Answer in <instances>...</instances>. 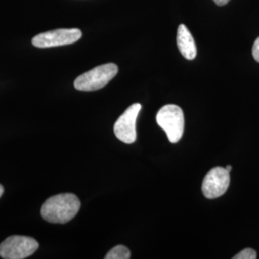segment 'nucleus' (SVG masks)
Returning a JSON list of instances; mask_svg holds the SVG:
<instances>
[{
  "label": "nucleus",
  "mask_w": 259,
  "mask_h": 259,
  "mask_svg": "<svg viewBox=\"0 0 259 259\" xmlns=\"http://www.w3.org/2000/svg\"><path fill=\"white\" fill-rule=\"evenodd\" d=\"M81 202L76 195L64 193L50 197L41 206V216L49 223L65 224L79 212Z\"/></svg>",
  "instance_id": "nucleus-1"
},
{
  "label": "nucleus",
  "mask_w": 259,
  "mask_h": 259,
  "mask_svg": "<svg viewBox=\"0 0 259 259\" xmlns=\"http://www.w3.org/2000/svg\"><path fill=\"white\" fill-rule=\"evenodd\" d=\"M118 73L115 64H105L80 75L74 81L76 90L81 92H94L106 87Z\"/></svg>",
  "instance_id": "nucleus-2"
},
{
  "label": "nucleus",
  "mask_w": 259,
  "mask_h": 259,
  "mask_svg": "<svg viewBox=\"0 0 259 259\" xmlns=\"http://www.w3.org/2000/svg\"><path fill=\"white\" fill-rule=\"evenodd\" d=\"M158 126L166 133L170 142L176 143L182 139L185 131V115L177 105H165L157 114Z\"/></svg>",
  "instance_id": "nucleus-3"
},
{
  "label": "nucleus",
  "mask_w": 259,
  "mask_h": 259,
  "mask_svg": "<svg viewBox=\"0 0 259 259\" xmlns=\"http://www.w3.org/2000/svg\"><path fill=\"white\" fill-rule=\"evenodd\" d=\"M38 243L32 237L14 235L0 244V256L4 259H23L32 255Z\"/></svg>",
  "instance_id": "nucleus-4"
},
{
  "label": "nucleus",
  "mask_w": 259,
  "mask_h": 259,
  "mask_svg": "<svg viewBox=\"0 0 259 259\" xmlns=\"http://www.w3.org/2000/svg\"><path fill=\"white\" fill-rule=\"evenodd\" d=\"M82 37V31L80 29H56L40 33L33 37L32 45L37 48L63 47L72 45Z\"/></svg>",
  "instance_id": "nucleus-5"
},
{
  "label": "nucleus",
  "mask_w": 259,
  "mask_h": 259,
  "mask_svg": "<svg viewBox=\"0 0 259 259\" xmlns=\"http://www.w3.org/2000/svg\"><path fill=\"white\" fill-rule=\"evenodd\" d=\"M231 183L230 172L223 167H215L204 177L202 191L207 199H216L226 193Z\"/></svg>",
  "instance_id": "nucleus-6"
},
{
  "label": "nucleus",
  "mask_w": 259,
  "mask_h": 259,
  "mask_svg": "<svg viewBox=\"0 0 259 259\" xmlns=\"http://www.w3.org/2000/svg\"><path fill=\"white\" fill-rule=\"evenodd\" d=\"M141 110L139 103L133 104L125 111L114 124L113 131L117 139L125 143H134L137 139L136 124Z\"/></svg>",
  "instance_id": "nucleus-7"
},
{
  "label": "nucleus",
  "mask_w": 259,
  "mask_h": 259,
  "mask_svg": "<svg viewBox=\"0 0 259 259\" xmlns=\"http://www.w3.org/2000/svg\"><path fill=\"white\" fill-rule=\"evenodd\" d=\"M177 45L180 52L186 60H194L197 55V47L190 31L185 24H181L178 28Z\"/></svg>",
  "instance_id": "nucleus-8"
},
{
  "label": "nucleus",
  "mask_w": 259,
  "mask_h": 259,
  "mask_svg": "<svg viewBox=\"0 0 259 259\" xmlns=\"http://www.w3.org/2000/svg\"><path fill=\"white\" fill-rule=\"evenodd\" d=\"M106 259H129L131 258V251L125 246L118 245L112 248L105 256Z\"/></svg>",
  "instance_id": "nucleus-9"
},
{
  "label": "nucleus",
  "mask_w": 259,
  "mask_h": 259,
  "mask_svg": "<svg viewBox=\"0 0 259 259\" xmlns=\"http://www.w3.org/2000/svg\"><path fill=\"white\" fill-rule=\"evenodd\" d=\"M256 251L250 248H247L233 256V259H256Z\"/></svg>",
  "instance_id": "nucleus-10"
},
{
  "label": "nucleus",
  "mask_w": 259,
  "mask_h": 259,
  "mask_svg": "<svg viewBox=\"0 0 259 259\" xmlns=\"http://www.w3.org/2000/svg\"><path fill=\"white\" fill-rule=\"evenodd\" d=\"M252 56H253V59L259 63V37L255 39L254 44H253V47H252Z\"/></svg>",
  "instance_id": "nucleus-11"
},
{
  "label": "nucleus",
  "mask_w": 259,
  "mask_h": 259,
  "mask_svg": "<svg viewBox=\"0 0 259 259\" xmlns=\"http://www.w3.org/2000/svg\"><path fill=\"white\" fill-rule=\"evenodd\" d=\"M218 6H224L226 5L230 0H213Z\"/></svg>",
  "instance_id": "nucleus-12"
},
{
  "label": "nucleus",
  "mask_w": 259,
  "mask_h": 259,
  "mask_svg": "<svg viewBox=\"0 0 259 259\" xmlns=\"http://www.w3.org/2000/svg\"><path fill=\"white\" fill-rule=\"evenodd\" d=\"M3 192H4V187H3L2 185H0V197L2 196Z\"/></svg>",
  "instance_id": "nucleus-13"
},
{
  "label": "nucleus",
  "mask_w": 259,
  "mask_h": 259,
  "mask_svg": "<svg viewBox=\"0 0 259 259\" xmlns=\"http://www.w3.org/2000/svg\"><path fill=\"white\" fill-rule=\"evenodd\" d=\"M226 169L229 171V172H231L232 171V167L231 165H228V166L226 167Z\"/></svg>",
  "instance_id": "nucleus-14"
}]
</instances>
